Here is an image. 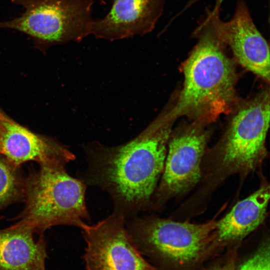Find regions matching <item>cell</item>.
Listing matches in <instances>:
<instances>
[{
    "label": "cell",
    "mask_w": 270,
    "mask_h": 270,
    "mask_svg": "<svg viewBox=\"0 0 270 270\" xmlns=\"http://www.w3.org/2000/svg\"><path fill=\"white\" fill-rule=\"evenodd\" d=\"M258 188L247 198L238 201L230 211L216 221L218 244L242 240L264 220L270 198L268 182L261 176Z\"/></svg>",
    "instance_id": "4fadbf2b"
},
{
    "label": "cell",
    "mask_w": 270,
    "mask_h": 270,
    "mask_svg": "<svg viewBox=\"0 0 270 270\" xmlns=\"http://www.w3.org/2000/svg\"><path fill=\"white\" fill-rule=\"evenodd\" d=\"M86 186L69 175L66 166L40 167L25 178V207L17 218L40 235L58 225L80 228L90 220Z\"/></svg>",
    "instance_id": "277c9868"
},
{
    "label": "cell",
    "mask_w": 270,
    "mask_h": 270,
    "mask_svg": "<svg viewBox=\"0 0 270 270\" xmlns=\"http://www.w3.org/2000/svg\"><path fill=\"white\" fill-rule=\"evenodd\" d=\"M270 249L269 240H268L238 270H270Z\"/></svg>",
    "instance_id": "9a60e30c"
},
{
    "label": "cell",
    "mask_w": 270,
    "mask_h": 270,
    "mask_svg": "<svg viewBox=\"0 0 270 270\" xmlns=\"http://www.w3.org/2000/svg\"><path fill=\"white\" fill-rule=\"evenodd\" d=\"M0 155L14 165L34 161L40 167L66 166L75 155L60 143L36 134L10 118L0 120Z\"/></svg>",
    "instance_id": "30bf717a"
},
{
    "label": "cell",
    "mask_w": 270,
    "mask_h": 270,
    "mask_svg": "<svg viewBox=\"0 0 270 270\" xmlns=\"http://www.w3.org/2000/svg\"><path fill=\"white\" fill-rule=\"evenodd\" d=\"M220 10L214 8L206 15L218 38L230 48L240 64L269 82V46L255 26L245 2L238 1L233 17L228 22L220 20Z\"/></svg>",
    "instance_id": "9c48e42d"
},
{
    "label": "cell",
    "mask_w": 270,
    "mask_h": 270,
    "mask_svg": "<svg viewBox=\"0 0 270 270\" xmlns=\"http://www.w3.org/2000/svg\"><path fill=\"white\" fill-rule=\"evenodd\" d=\"M10 118L0 109V120H6Z\"/></svg>",
    "instance_id": "ac0fdd59"
},
{
    "label": "cell",
    "mask_w": 270,
    "mask_h": 270,
    "mask_svg": "<svg viewBox=\"0 0 270 270\" xmlns=\"http://www.w3.org/2000/svg\"><path fill=\"white\" fill-rule=\"evenodd\" d=\"M126 220L113 212L94 224L82 226L86 270H160L142 256L128 232Z\"/></svg>",
    "instance_id": "ba28073f"
},
{
    "label": "cell",
    "mask_w": 270,
    "mask_h": 270,
    "mask_svg": "<svg viewBox=\"0 0 270 270\" xmlns=\"http://www.w3.org/2000/svg\"><path fill=\"white\" fill-rule=\"evenodd\" d=\"M208 139L202 124L195 122L171 132L164 169L152 209L161 208L170 199L180 196L197 186Z\"/></svg>",
    "instance_id": "52a82bcc"
},
{
    "label": "cell",
    "mask_w": 270,
    "mask_h": 270,
    "mask_svg": "<svg viewBox=\"0 0 270 270\" xmlns=\"http://www.w3.org/2000/svg\"><path fill=\"white\" fill-rule=\"evenodd\" d=\"M126 226L140 254L164 264H194L218 245L214 220L194 224L151 215L134 216Z\"/></svg>",
    "instance_id": "5b68a950"
},
{
    "label": "cell",
    "mask_w": 270,
    "mask_h": 270,
    "mask_svg": "<svg viewBox=\"0 0 270 270\" xmlns=\"http://www.w3.org/2000/svg\"><path fill=\"white\" fill-rule=\"evenodd\" d=\"M199 0H188L186 5V6L184 8V10H182V12H184L186 9L188 8L190 6L192 5L193 4H194V3H196V2ZM224 1V0H216V3H215V6L214 8L220 9V6Z\"/></svg>",
    "instance_id": "2e32d148"
},
{
    "label": "cell",
    "mask_w": 270,
    "mask_h": 270,
    "mask_svg": "<svg viewBox=\"0 0 270 270\" xmlns=\"http://www.w3.org/2000/svg\"><path fill=\"white\" fill-rule=\"evenodd\" d=\"M24 8L13 19L0 21V30H18L28 36L40 48L90 35L94 0H11Z\"/></svg>",
    "instance_id": "8992f818"
},
{
    "label": "cell",
    "mask_w": 270,
    "mask_h": 270,
    "mask_svg": "<svg viewBox=\"0 0 270 270\" xmlns=\"http://www.w3.org/2000/svg\"><path fill=\"white\" fill-rule=\"evenodd\" d=\"M193 36L198 40L184 64L183 88L174 106L162 115L168 122L186 116L202 124L228 114L234 106V68L206 16Z\"/></svg>",
    "instance_id": "7a4b0ae2"
},
{
    "label": "cell",
    "mask_w": 270,
    "mask_h": 270,
    "mask_svg": "<svg viewBox=\"0 0 270 270\" xmlns=\"http://www.w3.org/2000/svg\"><path fill=\"white\" fill-rule=\"evenodd\" d=\"M172 123L158 118L125 144L108 146L94 142L86 144L88 166L81 180L110 196L114 212L130 218L152 209L163 172Z\"/></svg>",
    "instance_id": "6da1fadb"
},
{
    "label": "cell",
    "mask_w": 270,
    "mask_h": 270,
    "mask_svg": "<svg viewBox=\"0 0 270 270\" xmlns=\"http://www.w3.org/2000/svg\"><path fill=\"white\" fill-rule=\"evenodd\" d=\"M269 122L268 91L238 106L222 138L206 152L200 179L192 196L195 202L207 205L214 191L228 177L238 174L244 178L261 166L267 156Z\"/></svg>",
    "instance_id": "3957f363"
},
{
    "label": "cell",
    "mask_w": 270,
    "mask_h": 270,
    "mask_svg": "<svg viewBox=\"0 0 270 270\" xmlns=\"http://www.w3.org/2000/svg\"><path fill=\"white\" fill-rule=\"evenodd\" d=\"M232 267L229 264V266L226 265L222 267L216 268L213 270H232Z\"/></svg>",
    "instance_id": "e0dca14e"
},
{
    "label": "cell",
    "mask_w": 270,
    "mask_h": 270,
    "mask_svg": "<svg viewBox=\"0 0 270 270\" xmlns=\"http://www.w3.org/2000/svg\"><path fill=\"white\" fill-rule=\"evenodd\" d=\"M165 0H114L102 18L92 20L90 34L110 41L151 32L162 16Z\"/></svg>",
    "instance_id": "8fae6325"
},
{
    "label": "cell",
    "mask_w": 270,
    "mask_h": 270,
    "mask_svg": "<svg viewBox=\"0 0 270 270\" xmlns=\"http://www.w3.org/2000/svg\"><path fill=\"white\" fill-rule=\"evenodd\" d=\"M24 180L20 167L0 155V210L24 199Z\"/></svg>",
    "instance_id": "5bb4252c"
},
{
    "label": "cell",
    "mask_w": 270,
    "mask_h": 270,
    "mask_svg": "<svg viewBox=\"0 0 270 270\" xmlns=\"http://www.w3.org/2000/svg\"><path fill=\"white\" fill-rule=\"evenodd\" d=\"M34 233L20 221L0 230V270H45L46 242L43 234L35 240Z\"/></svg>",
    "instance_id": "7c38bea8"
}]
</instances>
